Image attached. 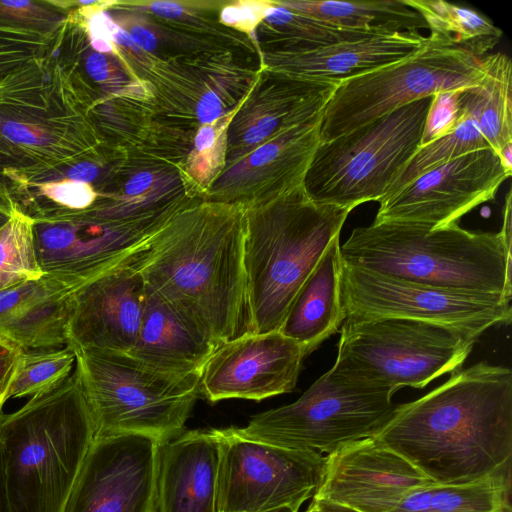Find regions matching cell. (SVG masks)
Segmentation results:
<instances>
[{
  "label": "cell",
  "instance_id": "1",
  "mask_svg": "<svg viewBox=\"0 0 512 512\" xmlns=\"http://www.w3.org/2000/svg\"><path fill=\"white\" fill-rule=\"evenodd\" d=\"M437 484L511 472L512 372L477 363L423 397L396 405L375 437Z\"/></svg>",
  "mask_w": 512,
  "mask_h": 512
},
{
  "label": "cell",
  "instance_id": "2",
  "mask_svg": "<svg viewBox=\"0 0 512 512\" xmlns=\"http://www.w3.org/2000/svg\"><path fill=\"white\" fill-rule=\"evenodd\" d=\"M245 229L241 206L188 202L155 232L137 260L148 290L218 344L240 335L244 320L247 325Z\"/></svg>",
  "mask_w": 512,
  "mask_h": 512
},
{
  "label": "cell",
  "instance_id": "3",
  "mask_svg": "<svg viewBox=\"0 0 512 512\" xmlns=\"http://www.w3.org/2000/svg\"><path fill=\"white\" fill-rule=\"evenodd\" d=\"M94 426L78 373L0 413L1 512H69Z\"/></svg>",
  "mask_w": 512,
  "mask_h": 512
},
{
  "label": "cell",
  "instance_id": "4",
  "mask_svg": "<svg viewBox=\"0 0 512 512\" xmlns=\"http://www.w3.org/2000/svg\"><path fill=\"white\" fill-rule=\"evenodd\" d=\"M500 232H472L411 222L355 228L343 245L344 263L424 285L512 295V255Z\"/></svg>",
  "mask_w": 512,
  "mask_h": 512
},
{
  "label": "cell",
  "instance_id": "5",
  "mask_svg": "<svg viewBox=\"0 0 512 512\" xmlns=\"http://www.w3.org/2000/svg\"><path fill=\"white\" fill-rule=\"evenodd\" d=\"M352 210L311 200L302 185L246 209V331H279L301 286Z\"/></svg>",
  "mask_w": 512,
  "mask_h": 512
},
{
  "label": "cell",
  "instance_id": "6",
  "mask_svg": "<svg viewBox=\"0 0 512 512\" xmlns=\"http://www.w3.org/2000/svg\"><path fill=\"white\" fill-rule=\"evenodd\" d=\"M74 350L95 440L140 434L164 441L184 431L200 394V373L161 370L130 353Z\"/></svg>",
  "mask_w": 512,
  "mask_h": 512
},
{
  "label": "cell",
  "instance_id": "7",
  "mask_svg": "<svg viewBox=\"0 0 512 512\" xmlns=\"http://www.w3.org/2000/svg\"><path fill=\"white\" fill-rule=\"evenodd\" d=\"M432 99H418L320 142L303 180L308 197L351 210L379 202L421 146Z\"/></svg>",
  "mask_w": 512,
  "mask_h": 512
},
{
  "label": "cell",
  "instance_id": "8",
  "mask_svg": "<svg viewBox=\"0 0 512 512\" xmlns=\"http://www.w3.org/2000/svg\"><path fill=\"white\" fill-rule=\"evenodd\" d=\"M479 334L403 318L344 321L332 369L347 380L395 393L424 388L461 369Z\"/></svg>",
  "mask_w": 512,
  "mask_h": 512
},
{
  "label": "cell",
  "instance_id": "9",
  "mask_svg": "<svg viewBox=\"0 0 512 512\" xmlns=\"http://www.w3.org/2000/svg\"><path fill=\"white\" fill-rule=\"evenodd\" d=\"M484 76L482 57L430 32L404 59L341 82L322 113L320 142L438 92L478 87Z\"/></svg>",
  "mask_w": 512,
  "mask_h": 512
},
{
  "label": "cell",
  "instance_id": "10",
  "mask_svg": "<svg viewBox=\"0 0 512 512\" xmlns=\"http://www.w3.org/2000/svg\"><path fill=\"white\" fill-rule=\"evenodd\" d=\"M393 395L347 380L331 368L296 401L233 429L246 439L329 455L345 444L376 437L396 407Z\"/></svg>",
  "mask_w": 512,
  "mask_h": 512
},
{
  "label": "cell",
  "instance_id": "11",
  "mask_svg": "<svg viewBox=\"0 0 512 512\" xmlns=\"http://www.w3.org/2000/svg\"><path fill=\"white\" fill-rule=\"evenodd\" d=\"M340 295L344 321L382 318L420 320L481 335L509 324L511 298L414 283L348 265L342 261Z\"/></svg>",
  "mask_w": 512,
  "mask_h": 512
},
{
  "label": "cell",
  "instance_id": "12",
  "mask_svg": "<svg viewBox=\"0 0 512 512\" xmlns=\"http://www.w3.org/2000/svg\"><path fill=\"white\" fill-rule=\"evenodd\" d=\"M220 443L219 512L299 511L319 487L326 456L243 438L216 429Z\"/></svg>",
  "mask_w": 512,
  "mask_h": 512
},
{
  "label": "cell",
  "instance_id": "13",
  "mask_svg": "<svg viewBox=\"0 0 512 512\" xmlns=\"http://www.w3.org/2000/svg\"><path fill=\"white\" fill-rule=\"evenodd\" d=\"M33 220L35 251L43 277L69 293L135 260L155 234L85 212H56Z\"/></svg>",
  "mask_w": 512,
  "mask_h": 512
},
{
  "label": "cell",
  "instance_id": "14",
  "mask_svg": "<svg viewBox=\"0 0 512 512\" xmlns=\"http://www.w3.org/2000/svg\"><path fill=\"white\" fill-rule=\"evenodd\" d=\"M492 148L443 163L379 201L374 222H411L444 227L494 199L511 176Z\"/></svg>",
  "mask_w": 512,
  "mask_h": 512
},
{
  "label": "cell",
  "instance_id": "15",
  "mask_svg": "<svg viewBox=\"0 0 512 512\" xmlns=\"http://www.w3.org/2000/svg\"><path fill=\"white\" fill-rule=\"evenodd\" d=\"M305 357L304 347L280 331H245L214 350L201 370L200 394L215 403L289 393Z\"/></svg>",
  "mask_w": 512,
  "mask_h": 512
},
{
  "label": "cell",
  "instance_id": "16",
  "mask_svg": "<svg viewBox=\"0 0 512 512\" xmlns=\"http://www.w3.org/2000/svg\"><path fill=\"white\" fill-rule=\"evenodd\" d=\"M434 483L375 437L351 442L326 455L313 500L356 512H390L408 493Z\"/></svg>",
  "mask_w": 512,
  "mask_h": 512
},
{
  "label": "cell",
  "instance_id": "17",
  "mask_svg": "<svg viewBox=\"0 0 512 512\" xmlns=\"http://www.w3.org/2000/svg\"><path fill=\"white\" fill-rule=\"evenodd\" d=\"M158 442L140 434L95 440L69 512H152Z\"/></svg>",
  "mask_w": 512,
  "mask_h": 512
},
{
  "label": "cell",
  "instance_id": "18",
  "mask_svg": "<svg viewBox=\"0 0 512 512\" xmlns=\"http://www.w3.org/2000/svg\"><path fill=\"white\" fill-rule=\"evenodd\" d=\"M138 257L70 293L68 345L73 349H133L148 294Z\"/></svg>",
  "mask_w": 512,
  "mask_h": 512
},
{
  "label": "cell",
  "instance_id": "19",
  "mask_svg": "<svg viewBox=\"0 0 512 512\" xmlns=\"http://www.w3.org/2000/svg\"><path fill=\"white\" fill-rule=\"evenodd\" d=\"M321 116L280 132L225 165L205 200L249 209L302 185L320 143Z\"/></svg>",
  "mask_w": 512,
  "mask_h": 512
},
{
  "label": "cell",
  "instance_id": "20",
  "mask_svg": "<svg viewBox=\"0 0 512 512\" xmlns=\"http://www.w3.org/2000/svg\"><path fill=\"white\" fill-rule=\"evenodd\" d=\"M216 429L188 430L157 443L152 512H219Z\"/></svg>",
  "mask_w": 512,
  "mask_h": 512
},
{
  "label": "cell",
  "instance_id": "21",
  "mask_svg": "<svg viewBox=\"0 0 512 512\" xmlns=\"http://www.w3.org/2000/svg\"><path fill=\"white\" fill-rule=\"evenodd\" d=\"M338 85L274 73L264 87V104H247L227 127L225 165L280 132L321 115Z\"/></svg>",
  "mask_w": 512,
  "mask_h": 512
},
{
  "label": "cell",
  "instance_id": "22",
  "mask_svg": "<svg viewBox=\"0 0 512 512\" xmlns=\"http://www.w3.org/2000/svg\"><path fill=\"white\" fill-rule=\"evenodd\" d=\"M420 32L371 34L299 53H273L274 73L341 83L404 59L420 48Z\"/></svg>",
  "mask_w": 512,
  "mask_h": 512
},
{
  "label": "cell",
  "instance_id": "23",
  "mask_svg": "<svg viewBox=\"0 0 512 512\" xmlns=\"http://www.w3.org/2000/svg\"><path fill=\"white\" fill-rule=\"evenodd\" d=\"M70 293L42 277L0 292V340L23 351L68 345Z\"/></svg>",
  "mask_w": 512,
  "mask_h": 512
},
{
  "label": "cell",
  "instance_id": "24",
  "mask_svg": "<svg viewBox=\"0 0 512 512\" xmlns=\"http://www.w3.org/2000/svg\"><path fill=\"white\" fill-rule=\"evenodd\" d=\"M136 343L130 354L155 368L200 373L219 345L205 330L148 290Z\"/></svg>",
  "mask_w": 512,
  "mask_h": 512
},
{
  "label": "cell",
  "instance_id": "25",
  "mask_svg": "<svg viewBox=\"0 0 512 512\" xmlns=\"http://www.w3.org/2000/svg\"><path fill=\"white\" fill-rule=\"evenodd\" d=\"M339 238L331 241L301 286L279 330L299 342L306 356L336 333L345 319L340 295Z\"/></svg>",
  "mask_w": 512,
  "mask_h": 512
},
{
  "label": "cell",
  "instance_id": "26",
  "mask_svg": "<svg viewBox=\"0 0 512 512\" xmlns=\"http://www.w3.org/2000/svg\"><path fill=\"white\" fill-rule=\"evenodd\" d=\"M284 7L334 26L373 34L428 29L423 17L403 0L279 2Z\"/></svg>",
  "mask_w": 512,
  "mask_h": 512
},
{
  "label": "cell",
  "instance_id": "27",
  "mask_svg": "<svg viewBox=\"0 0 512 512\" xmlns=\"http://www.w3.org/2000/svg\"><path fill=\"white\" fill-rule=\"evenodd\" d=\"M511 472L479 481L431 483L408 493L390 512H512Z\"/></svg>",
  "mask_w": 512,
  "mask_h": 512
},
{
  "label": "cell",
  "instance_id": "28",
  "mask_svg": "<svg viewBox=\"0 0 512 512\" xmlns=\"http://www.w3.org/2000/svg\"><path fill=\"white\" fill-rule=\"evenodd\" d=\"M482 59L483 82L464 90V99L475 115L480 133L498 152L512 144V63L500 52Z\"/></svg>",
  "mask_w": 512,
  "mask_h": 512
},
{
  "label": "cell",
  "instance_id": "29",
  "mask_svg": "<svg viewBox=\"0 0 512 512\" xmlns=\"http://www.w3.org/2000/svg\"><path fill=\"white\" fill-rule=\"evenodd\" d=\"M425 20L431 33L481 58L502 37V30L473 9L443 0H403Z\"/></svg>",
  "mask_w": 512,
  "mask_h": 512
},
{
  "label": "cell",
  "instance_id": "30",
  "mask_svg": "<svg viewBox=\"0 0 512 512\" xmlns=\"http://www.w3.org/2000/svg\"><path fill=\"white\" fill-rule=\"evenodd\" d=\"M462 104L465 114L454 130L443 137L420 146L412 158L398 172L383 198L395 194L423 173L443 163L470 152L491 148L480 133L475 115L466 103L463 92Z\"/></svg>",
  "mask_w": 512,
  "mask_h": 512
},
{
  "label": "cell",
  "instance_id": "31",
  "mask_svg": "<svg viewBox=\"0 0 512 512\" xmlns=\"http://www.w3.org/2000/svg\"><path fill=\"white\" fill-rule=\"evenodd\" d=\"M34 220L15 207L0 227V292L43 277L34 244Z\"/></svg>",
  "mask_w": 512,
  "mask_h": 512
},
{
  "label": "cell",
  "instance_id": "32",
  "mask_svg": "<svg viewBox=\"0 0 512 512\" xmlns=\"http://www.w3.org/2000/svg\"><path fill=\"white\" fill-rule=\"evenodd\" d=\"M75 350L60 348L24 351L7 389L5 402L32 397L63 383L73 372Z\"/></svg>",
  "mask_w": 512,
  "mask_h": 512
},
{
  "label": "cell",
  "instance_id": "33",
  "mask_svg": "<svg viewBox=\"0 0 512 512\" xmlns=\"http://www.w3.org/2000/svg\"><path fill=\"white\" fill-rule=\"evenodd\" d=\"M465 89L438 92L433 99L425 122L421 146L454 130L465 114L462 92Z\"/></svg>",
  "mask_w": 512,
  "mask_h": 512
},
{
  "label": "cell",
  "instance_id": "34",
  "mask_svg": "<svg viewBox=\"0 0 512 512\" xmlns=\"http://www.w3.org/2000/svg\"><path fill=\"white\" fill-rule=\"evenodd\" d=\"M39 190L42 195L62 207L57 212L86 211L93 206L97 196L89 184L69 179L41 184Z\"/></svg>",
  "mask_w": 512,
  "mask_h": 512
},
{
  "label": "cell",
  "instance_id": "35",
  "mask_svg": "<svg viewBox=\"0 0 512 512\" xmlns=\"http://www.w3.org/2000/svg\"><path fill=\"white\" fill-rule=\"evenodd\" d=\"M0 18L47 30L60 18L57 14L31 1H0Z\"/></svg>",
  "mask_w": 512,
  "mask_h": 512
},
{
  "label": "cell",
  "instance_id": "36",
  "mask_svg": "<svg viewBox=\"0 0 512 512\" xmlns=\"http://www.w3.org/2000/svg\"><path fill=\"white\" fill-rule=\"evenodd\" d=\"M270 5V2H239L224 8L221 12V20L240 29L252 30L264 19Z\"/></svg>",
  "mask_w": 512,
  "mask_h": 512
},
{
  "label": "cell",
  "instance_id": "37",
  "mask_svg": "<svg viewBox=\"0 0 512 512\" xmlns=\"http://www.w3.org/2000/svg\"><path fill=\"white\" fill-rule=\"evenodd\" d=\"M93 6L91 7L92 9L94 8ZM117 28L118 25L113 22L106 12L102 11L100 8L96 10L93 9L88 20V31L91 45L96 52L108 53L113 50V35Z\"/></svg>",
  "mask_w": 512,
  "mask_h": 512
},
{
  "label": "cell",
  "instance_id": "38",
  "mask_svg": "<svg viewBox=\"0 0 512 512\" xmlns=\"http://www.w3.org/2000/svg\"><path fill=\"white\" fill-rule=\"evenodd\" d=\"M23 352L16 346L0 340V412L3 411L7 389Z\"/></svg>",
  "mask_w": 512,
  "mask_h": 512
},
{
  "label": "cell",
  "instance_id": "39",
  "mask_svg": "<svg viewBox=\"0 0 512 512\" xmlns=\"http://www.w3.org/2000/svg\"><path fill=\"white\" fill-rule=\"evenodd\" d=\"M222 112V103L219 96L209 91L199 100L196 107L198 120L204 125H212L220 117Z\"/></svg>",
  "mask_w": 512,
  "mask_h": 512
},
{
  "label": "cell",
  "instance_id": "40",
  "mask_svg": "<svg viewBox=\"0 0 512 512\" xmlns=\"http://www.w3.org/2000/svg\"><path fill=\"white\" fill-rule=\"evenodd\" d=\"M85 67L89 76L96 82H104L109 77V64L102 53H91L86 59Z\"/></svg>",
  "mask_w": 512,
  "mask_h": 512
},
{
  "label": "cell",
  "instance_id": "41",
  "mask_svg": "<svg viewBox=\"0 0 512 512\" xmlns=\"http://www.w3.org/2000/svg\"><path fill=\"white\" fill-rule=\"evenodd\" d=\"M98 176V167L87 161L78 162L72 165L67 171V178L69 180L90 183Z\"/></svg>",
  "mask_w": 512,
  "mask_h": 512
},
{
  "label": "cell",
  "instance_id": "42",
  "mask_svg": "<svg viewBox=\"0 0 512 512\" xmlns=\"http://www.w3.org/2000/svg\"><path fill=\"white\" fill-rule=\"evenodd\" d=\"M220 144V135L212 125L202 126L195 138V152L211 150Z\"/></svg>",
  "mask_w": 512,
  "mask_h": 512
},
{
  "label": "cell",
  "instance_id": "43",
  "mask_svg": "<svg viewBox=\"0 0 512 512\" xmlns=\"http://www.w3.org/2000/svg\"><path fill=\"white\" fill-rule=\"evenodd\" d=\"M128 34L134 43L143 50L152 51L157 46V38L152 31L141 25H134Z\"/></svg>",
  "mask_w": 512,
  "mask_h": 512
},
{
  "label": "cell",
  "instance_id": "44",
  "mask_svg": "<svg viewBox=\"0 0 512 512\" xmlns=\"http://www.w3.org/2000/svg\"><path fill=\"white\" fill-rule=\"evenodd\" d=\"M151 11L163 18L174 19L181 17L184 8L177 2L156 1L150 4Z\"/></svg>",
  "mask_w": 512,
  "mask_h": 512
},
{
  "label": "cell",
  "instance_id": "45",
  "mask_svg": "<svg viewBox=\"0 0 512 512\" xmlns=\"http://www.w3.org/2000/svg\"><path fill=\"white\" fill-rule=\"evenodd\" d=\"M506 247L512 251V228H511V191L509 190L503 209V225L500 231Z\"/></svg>",
  "mask_w": 512,
  "mask_h": 512
},
{
  "label": "cell",
  "instance_id": "46",
  "mask_svg": "<svg viewBox=\"0 0 512 512\" xmlns=\"http://www.w3.org/2000/svg\"><path fill=\"white\" fill-rule=\"evenodd\" d=\"M309 508L313 509L315 512H356L345 507L313 499Z\"/></svg>",
  "mask_w": 512,
  "mask_h": 512
},
{
  "label": "cell",
  "instance_id": "47",
  "mask_svg": "<svg viewBox=\"0 0 512 512\" xmlns=\"http://www.w3.org/2000/svg\"><path fill=\"white\" fill-rule=\"evenodd\" d=\"M113 42L122 45L126 48L138 50V46L134 43L128 32L118 26L116 32L113 35Z\"/></svg>",
  "mask_w": 512,
  "mask_h": 512
},
{
  "label": "cell",
  "instance_id": "48",
  "mask_svg": "<svg viewBox=\"0 0 512 512\" xmlns=\"http://www.w3.org/2000/svg\"><path fill=\"white\" fill-rule=\"evenodd\" d=\"M15 207L8 200L0 199V227L10 218Z\"/></svg>",
  "mask_w": 512,
  "mask_h": 512
},
{
  "label": "cell",
  "instance_id": "49",
  "mask_svg": "<svg viewBox=\"0 0 512 512\" xmlns=\"http://www.w3.org/2000/svg\"><path fill=\"white\" fill-rule=\"evenodd\" d=\"M266 512H297L291 508H279V509H276V510H272V511H266Z\"/></svg>",
  "mask_w": 512,
  "mask_h": 512
},
{
  "label": "cell",
  "instance_id": "50",
  "mask_svg": "<svg viewBox=\"0 0 512 512\" xmlns=\"http://www.w3.org/2000/svg\"><path fill=\"white\" fill-rule=\"evenodd\" d=\"M5 46L0 43V56L5 55V51L8 52L7 48H4Z\"/></svg>",
  "mask_w": 512,
  "mask_h": 512
},
{
  "label": "cell",
  "instance_id": "51",
  "mask_svg": "<svg viewBox=\"0 0 512 512\" xmlns=\"http://www.w3.org/2000/svg\"><path fill=\"white\" fill-rule=\"evenodd\" d=\"M305 512H315V511H314L313 509H311V508H309V507H308V508H307V510H306Z\"/></svg>",
  "mask_w": 512,
  "mask_h": 512
},
{
  "label": "cell",
  "instance_id": "52",
  "mask_svg": "<svg viewBox=\"0 0 512 512\" xmlns=\"http://www.w3.org/2000/svg\"><path fill=\"white\" fill-rule=\"evenodd\" d=\"M0 512H1V509H0Z\"/></svg>",
  "mask_w": 512,
  "mask_h": 512
},
{
  "label": "cell",
  "instance_id": "53",
  "mask_svg": "<svg viewBox=\"0 0 512 512\" xmlns=\"http://www.w3.org/2000/svg\"><path fill=\"white\" fill-rule=\"evenodd\" d=\"M1 412H2V411H1ZM1 412H0V413H1Z\"/></svg>",
  "mask_w": 512,
  "mask_h": 512
}]
</instances>
